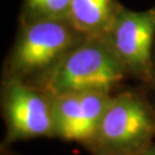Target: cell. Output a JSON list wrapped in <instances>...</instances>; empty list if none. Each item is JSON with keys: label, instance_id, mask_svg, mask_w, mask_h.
I'll list each match as a JSON object with an SVG mask.
<instances>
[{"label": "cell", "instance_id": "obj_3", "mask_svg": "<svg viewBox=\"0 0 155 155\" xmlns=\"http://www.w3.org/2000/svg\"><path fill=\"white\" fill-rule=\"evenodd\" d=\"M87 36L68 19L36 18L26 26L12 51L7 78L40 77Z\"/></svg>", "mask_w": 155, "mask_h": 155}, {"label": "cell", "instance_id": "obj_9", "mask_svg": "<svg viewBox=\"0 0 155 155\" xmlns=\"http://www.w3.org/2000/svg\"><path fill=\"white\" fill-rule=\"evenodd\" d=\"M134 155H155V142L153 144H151L149 147H147L146 149L142 150L139 153Z\"/></svg>", "mask_w": 155, "mask_h": 155}, {"label": "cell", "instance_id": "obj_5", "mask_svg": "<svg viewBox=\"0 0 155 155\" xmlns=\"http://www.w3.org/2000/svg\"><path fill=\"white\" fill-rule=\"evenodd\" d=\"M154 36L155 9L136 12L120 8L106 38L126 72L149 82L154 76Z\"/></svg>", "mask_w": 155, "mask_h": 155}, {"label": "cell", "instance_id": "obj_7", "mask_svg": "<svg viewBox=\"0 0 155 155\" xmlns=\"http://www.w3.org/2000/svg\"><path fill=\"white\" fill-rule=\"evenodd\" d=\"M119 9L114 0H72L67 19L87 38H106Z\"/></svg>", "mask_w": 155, "mask_h": 155}, {"label": "cell", "instance_id": "obj_1", "mask_svg": "<svg viewBox=\"0 0 155 155\" xmlns=\"http://www.w3.org/2000/svg\"><path fill=\"white\" fill-rule=\"evenodd\" d=\"M126 73L105 36L87 38L38 77V89L51 97L85 91L110 93Z\"/></svg>", "mask_w": 155, "mask_h": 155}, {"label": "cell", "instance_id": "obj_8", "mask_svg": "<svg viewBox=\"0 0 155 155\" xmlns=\"http://www.w3.org/2000/svg\"><path fill=\"white\" fill-rule=\"evenodd\" d=\"M27 8L36 18L67 19L72 0H26Z\"/></svg>", "mask_w": 155, "mask_h": 155}, {"label": "cell", "instance_id": "obj_10", "mask_svg": "<svg viewBox=\"0 0 155 155\" xmlns=\"http://www.w3.org/2000/svg\"><path fill=\"white\" fill-rule=\"evenodd\" d=\"M1 155H12L11 153L7 152L6 150H4V147H2V152H1Z\"/></svg>", "mask_w": 155, "mask_h": 155}, {"label": "cell", "instance_id": "obj_6", "mask_svg": "<svg viewBox=\"0 0 155 155\" xmlns=\"http://www.w3.org/2000/svg\"><path fill=\"white\" fill-rule=\"evenodd\" d=\"M110 93L85 91L51 97L55 137L85 143L97 128L111 100Z\"/></svg>", "mask_w": 155, "mask_h": 155}, {"label": "cell", "instance_id": "obj_4", "mask_svg": "<svg viewBox=\"0 0 155 155\" xmlns=\"http://www.w3.org/2000/svg\"><path fill=\"white\" fill-rule=\"evenodd\" d=\"M2 114L7 144L40 137H55L51 97L25 81L7 78L2 89Z\"/></svg>", "mask_w": 155, "mask_h": 155}, {"label": "cell", "instance_id": "obj_2", "mask_svg": "<svg viewBox=\"0 0 155 155\" xmlns=\"http://www.w3.org/2000/svg\"><path fill=\"white\" fill-rule=\"evenodd\" d=\"M155 112L141 97H112L92 136L84 145L92 155H134L154 143Z\"/></svg>", "mask_w": 155, "mask_h": 155}]
</instances>
